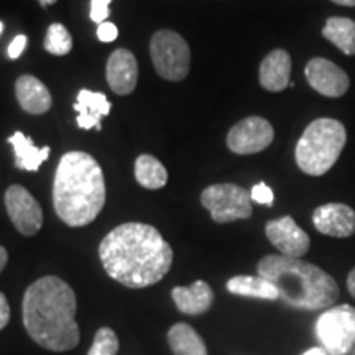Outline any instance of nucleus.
<instances>
[{
	"instance_id": "obj_1",
	"label": "nucleus",
	"mask_w": 355,
	"mask_h": 355,
	"mask_svg": "<svg viewBox=\"0 0 355 355\" xmlns=\"http://www.w3.org/2000/svg\"><path fill=\"white\" fill-rule=\"evenodd\" d=\"M99 259L110 278L139 290L165 278L173 263V248L153 225L127 222L102 239Z\"/></svg>"
},
{
	"instance_id": "obj_2",
	"label": "nucleus",
	"mask_w": 355,
	"mask_h": 355,
	"mask_svg": "<svg viewBox=\"0 0 355 355\" xmlns=\"http://www.w3.org/2000/svg\"><path fill=\"white\" fill-rule=\"evenodd\" d=\"M76 295L64 279L43 277L26 288L24 324L28 336L42 347L66 352L79 344Z\"/></svg>"
},
{
	"instance_id": "obj_3",
	"label": "nucleus",
	"mask_w": 355,
	"mask_h": 355,
	"mask_svg": "<svg viewBox=\"0 0 355 355\" xmlns=\"http://www.w3.org/2000/svg\"><path fill=\"white\" fill-rule=\"evenodd\" d=\"M105 204L104 173L86 152L61 157L53 181V206L69 227H84L97 219Z\"/></svg>"
},
{
	"instance_id": "obj_4",
	"label": "nucleus",
	"mask_w": 355,
	"mask_h": 355,
	"mask_svg": "<svg viewBox=\"0 0 355 355\" xmlns=\"http://www.w3.org/2000/svg\"><path fill=\"white\" fill-rule=\"evenodd\" d=\"M259 277L278 290L279 300L298 309H329L339 300V285L314 263L285 255H266L257 265Z\"/></svg>"
},
{
	"instance_id": "obj_5",
	"label": "nucleus",
	"mask_w": 355,
	"mask_h": 355,
	"mask_svg": "<svg viewBox=\"0 0 355 355\" xmlns=\"http://www.w3.org/2000/svg\"><path fill=\"white\" fill-rule=\"evenodd\" d=\"M347 130L336 119L321 117L306 127L296 144V165L309 176H322L336 165L343 153Z\"/></svg>"
},
{
	"instance_id": "obj_6",
	"label": "nucleus",
	"mask_w": 355,
	"mask_h": 355,
	"mask_svg": "<svg viewBox=\"0 0 355 355\" xmlns=\"http://www.w3.org/2000/svg\"><path fill=\"white\" fill-rule=\"evenodd\" d=\"M150 56L157 73L166 81H183L189 74L191 51L186 40L173 30H159L150 42Z\"/></svg>"
},
{
	"instance_id": "obj_7",
	"label": "nucleus",
	"mask_w": 355,
	"mask_h": 355,
	"mask_svg": "<svg viewBox=\"0 0 355 355\" xmlns=\"http://www.w3.org/2000/svg\"><path fill=\"white\" fill-rule=\"evenodd\" d=\"M316 336L329 355H345L355 344V308L350 304L324 309L316 321Z\"/></svg>"
},
{
	"instance_id": "obj_8",
	"label": "nucleus",
	"mask_w": 355,
	"mask_h": 355,
	"mask_svg": "<svg viewBox=\"0 0 355 355\" xmlns=\"http://www.w3.org/2000/svg\"><path fill=\"white\" fill-rule=\"evenodd\" d=\"M201 202L217 224L248 219L252 216L250 193L234 183L209 186L201 193Z\"/></svg>"
},
{
	"instance_id": "obj_9",
	"label": "nucleus",
	"mask_w": 355,
	"mask_h": 355,
	"mask_svg": "<svg viewBox=\"0 0 355 355\" xmlns=\"http://www.w3.org/2000/svg\"><path fill=\"white\" fill-rule=\"evenodd\" d=\"M275 130L266 119L259 115L242 119L227 133V148L235 155H254L272 145Z\"/></svg>"
},
{
	"instance_id": "obj_10",
	"label": "nucleus",
	"mask_w": 355,
	"mask_h": 355,
	"mask_svg": "<svg viewBox=\"0 0 355 355\" xmlns=\"http://www.w3.org/2000/svg\"><path fill=\"white\" fill-rule=\"evenodd\" d=\"M7 214L21 235L32 237L43 225V209L24 186L12 184L6 191Z\"/></svg>"
},
{
	"instance_id": "obj_11",
	"label": "nucleus",
	"mask_w": 355,
	"mask_h": 355,
	"mask_svg": "<svg viewBox=\"0 0 355 355\" xmlns=\"http://www.w3.org/2000/svg\"><path fill=\"white\" fill-rule=\"evenodd\" d=\"M265 234L270 243L279 252V255L301 259L309 252V235L296 224L291 216H283L279 219L266 222Z\"/></svg>"
},
{
	"instance_id": "obj_12",
	"label": "nucleus",
	"mask_w": 355,
	"mask_h": 355,
	"mask_svg": "<svg viewBox=\"0 0 355 355\" xmlns=\"http://www.w3.org/2000/svg\"><path fill=\"white\" fill-rule=\"evenodd\" d=\"M306 81L321 96L337 99L350 87V79L343 68L326 58H313L304 68Z\"/></svg>"
},
{
	"instance_id": "obj_13",
	"label": "nucleus",
	"mask_w": 355,
	"mask_h": 355,
	"mask_svg": "<svg viewBox=\"0 0 355 355\" xmlns=\"http://www.w3.org/2000/svg\"><path fill=\"white\" fill-rule=\"evenodd\" d=\"M313 225L327 237L347 239L355 234V211L347 204H322L313 212Z\"/></svg>"
},
{
	"instance_id": "obj_14",
	"label": "nucleus",
	"mask_w": 355,
	"mask_h": 355,
	"mask_svg": "<svg viewBox=\"0 0 355 355\" xmlns=\"http://www.w3.org/2000/svg\"><path fill=\"white\" fill-rule=\"evenodd\" d=\"M105 78L115 94H132L139 83V64H137L135 55L127 48L115 50L109 56L107 66H105Z\"/></svg>"
},
{
	"instance_id": "obj_15",
	"label": "nucleus",
	"mask_w": 355,
	"mask_h": 355,
	"mask_svg": "<svg viewBox=\"0 0 355 355\" xmlns=\"http://www.w3.org/2000/svg\"><path fill=\"white\" fill-rule=\"evenodd\" d=\"M291 76V56L290 53L282 50L270 51L261 60L259 79L261 87L268 92H282L290 86Z\"/></svg>"
},
{
	"instance_id": "obj_16",
	"label": "nucleus",
	"mask_w": 355,
	"mask_h": 355,
	"mask_svg": "<svg viewBox=\"0 0 355 355\" xmlns=\"http://www.w3.org/2000/svg\"><path fill=\"white\" fill-rule=\"evenodd\" d=\"M15 96L20 107L33 115L46 114L51 109L53 99L44 84L32 74H24L15 83Z\"/></svg>"
},
{
	"instance_id": "obj_17",
	"label": "nucleus",
	"mask_w": 355,
	"mask_h": 355,
	"mask_svg": "<svg viewBox=\"0 0 355 355\" xmlns=\"http://www.w3.org/2000/svg\"><path fill=\"white\" fill-rule=\"evenodd\" d=\"M79 114L76 122L83 130L97 128L101 130V121L110 112V102L104 92H94L89 89H81L78 94V102L73 105Z\"/></svg>"
},
{
	"instance_id": "obj_18",
	"label": "nucleus",
	"mask_w": 355,
	"mask_h": 355,
	"mask_svg": "<svg viewBox=\"0 0 355 355\" xmlns=\"http://www.w3.org/2000/svg\"><path fill=\"white\" fill-rule=\"evenodd\" d=\"M171 298L181 313L198 316L211 308L212 301H214V291L206 282L198 279L189 286L173 288Z\"/></svg>"
},
{
	"instance_id": "obj_19",
	"label": "nucleus",
	"mask_w": 355,
	"mask_h": 355,
	"mask_svg": "<svg viewBox=\"0 0 355 355\" xmlns=\"http://www.w3.org/2000/svg\"><path fill=\"white\" fill-rule=\"evenodd\" d=\"M8 144L13 146V152H15V166L25 171H38L51 152L50 146H43V148L35 146L32 139L26 137L24 132L13 133L8 139Z\"/></svg>"
},
{
	"instance_id": "obj_20",
	"label": "nucleus",
	"mask_w": 355,
	"mask_h": 355,
	"mask_svg": "<svg viewBox=\"0 0 355 355\" xmlns=\"http://www.w3.org/2000/svg\"><path fill=\"white\" fill-rule=\"evenodd\" d=\"M227 291L237 296H245V298L266 300L275 301L279 300L278 290L275 285L265 279L263 277H247V275H239V277L230 278L227 282Z\"/></svg>"
},
{
	"instance_id": "obj_21",
	"label": "nucleus",
	"mask_w": 355,
	"mask_h": 355,
	"mask_svg": "<svg viewBox=\"0 0 355 355\" xmlns=\"http://www.w3.org/2000/svg\"><path fill=\"white\" fill-rule=\"evenodd\" d=\"M322 37L339 51L355 56V21L347 17H331L322 28Z\"/></svg>"
},
{
	"instance_id": "obj_22",
	"label": "nucleus",
	"mask_w": 355,
	"mask_h": 355,
	"mask_svg": "<svg viewBox=\"0 0 355 355\" xmlns=\"http://www.w3.org/2000/svg\"><path fill=\"white\" fill-rule=\"evenodd\" d=\"M168 344L175 355H207L202 337L186 322H178L168 332Z\"/></svg>"
},
{
	"instance_id": "obj_23",
	"label": "nucleus",
	"mask_w": 355,
	"mask_h": 355,
	"mask_svg": "<svg viewBox=\"0 0 355 355\" xmlns=\"http://www.w3.org/2000/svg\"><path fill=\"white\" fill-rule=\"evenodd\" d=\"M135 180L146 189H159L168 183V171L152 155H140L135 162Z\"/></svg>"
},
{
	"instance_id": "obj_24",
	"label": "nucleus",
	"mask_w": 355,
	"mask_h": 355,
	"mask_svg": "<svg viewBox=\"0 0 355 355\" xmlns=\"http://www.w3.org/2000/svg\"><path fill=\"white\" fill-rule=\"evenodd\" d=\"M73 48V38L64 25L51 24L48 26L46 37H44V50L55 56L68 55Z\"/></svg>"
},
{
	"instance_id": "obj_25",
	"label": "nucleus",
	"mask_w": 355,
	"mask_h": 355,
	"mask_svg": "<svg viewBox=\"0 0 355 355\" xmlns=\"http://www.w3.org/2000/svg\"><path fill=\"white\" fill-rule=\"evenodd\" d=\"M119 352V339L117 334L110 327H101L96 332L94 343L89 349L87 355H117Z\"/></svg>"
},
{
	"instance_id": "obj_26",
	"label": "nucleus",
	"mask_w": 355,
	"mask_h": 355,
	"mask_svg": "<svg viewBox=\"0 0 355 355\" xmlns=\"http://www.w3.org/2000/svg\"><path fill=\"white\" fill-rule=\"evenodd\" d=\"M110 2H112V0H91V12H89V15H91V20L94 21V24L101 25L109 19Z\"/></svg>"
},
{
	"instance_id": "obj_27",
	"label": "nucleus",
	"mask_w": 355,
	"mask_h": 355,
	"mask_svg": "<svg viewBox=\"0 0 355 355\" xmlns=\"http://www.w3.org/2000/svg\"><path fill=\"white\" fill-rule=\"evenodd\" d=\"M250 198L254 202L265 204V206H272L275 201V194H273L272 188H268L265 183L255 184L250 191Z\"/></svg>"
},
{
	"instance_id": "obj_28",
	"label": "nucleus",
	"mask_w": 355,
	"mask_h": 355,
	"mask_svg": "<svg viewBox=\"0 0 355 355\" xmlns=\"http://www.w3.org/2000/svg\"><path fill=\"white\" fill-rule=\"evenodd\" d=\"M117 37H119L117 26L110 24V21H104V24H101L99 28H97V38H99L101 42L110 43L114 42V40H117Z\"/></svg>"
},
{
	"instance_id": "obj_29",
	"label": "nucleus",
	"mask_w": 355,
	"mask_h": 355,
	"mask_svg": "<svg viewBox=\"0 0 355 355\" xmlns=\"http://www.w3.org/2000/svg\"><path fill=\"white\" fill-rule=\"evenodd\" d=\"M25 46H26V37L25 35H17L15 38H13V42L8 44V58L10 60H17V58L21 56V53L25 51Z\"/></svg>"
},
{
	"instance_id": "obj_30",
	"label": "nucleus",
	"mask_w": 355,
	"mask_h": 355,
	"mask_svg": "<svg viewBox=\"0 0 355 355\" xmlns=\"http://www.w3.org/2000/svg\"><path fill=\"white\" fill-rule=\"evenodd\" d=\"M8 321H10V306L2 291H0V331L7 327Z\"/></svg>"
},
{
	"instance_id": "obj_31",
	"label": "nucleus",
	"mask_w": 355,
	"mask_h": 355,
	"mask_svg": "<svg viewBox=\"0 0 355 355\" xmlns=\"http://www.w3.org/2000/svg\"><path fill=\"white\" fill-rule=\"evenodd\" d=\"M347 290L350 293V296L355 300V266L350 270V273L347 277Z\"/></svg>"
},
{
	"instance_id": "obj_32",
	"label": "nucleus",
	"mask_w": 355,
	"mask_h": 355,
	"mask_svg": "<svg viewBox=\"0 0 355 355\" xmlns=\"http://www.w3.org/2000/svg\"><path fill=\"white\" fill-rule=\"evenodd\" d=\"M7 261H8V254H7V250H6V248H3L2 245H0V272H2V270L6 268Z\"/></svg>"
},
{
	"instance_id": "obj_33",
	"label": "nucleus",
	"mask_w": 355,
	"mask_h": 355,
	"mask_svg": "<svg viewBox=\"0 0 355 355\" xmlns=\"http://www.w3.org/2000/svg\"><path fill=\"white\" fill-rule=\"evenodd\" d=\"M303 355H329L324 347H311Z\"/></svg>"
},
{
	"instance_id": "obj_34",
	"label": "nucleus",
	"mask_w": 355,
	"mask_h": 355,
	"mask_svg": "<svg viewBox=\"0 0 355 355\" xmlns=\"http://www.w3.org/2000/svg\"><path fill=\"white\" fill-rule=\"evenodd\" d=\"M331 2H334L337 6H343V7H355V0H331Z\"/></svg>"
},
{
	"instance_id": "obj_35",
	"label": "nucleus",
	"mask_w": 355,
	"mask_h": 355,
	"mask_svg": "<svg viewBox=\"0 0 355 355\" xmlns=\"http://www.w3.org/2000/svg\"><path fill=\"white\" fill-rule=\"evenodd\" d=\"M40 3H42V7H48V6H53V3H56V0H38Z\"/></svg>"
},
{
	"instance_id": "obj_36",
	"label": "nucleus",
	"mask_w": 355,
	"mask_h": 355,
	"mask_svg": "<svg viewBox=\"0 0 355 355\" xmlns=\"http://www.w3.org/2000/svg\"><path fill=\"white\" fill-rule=\"evenodd\" d=\"M345 355H355V344L352 345V349H350V350H349V352H347V354H345Z\"/></svg>"
},
{
	"instance_id": "obj_37",
	"label": "nucleus",
	"mask_w": 355,
	"mask_h": 355,
	"mask_svg": "<svg viewBox=\"0 0 355 355\" xmlns=\"http://www.w3.org/2000/svg\"><path fill=\"white\" fill-rule=\"evenodd\" d=\"M2 32H3V24L0 21V35H2Z\"/></svg>"
}]
</instances>
